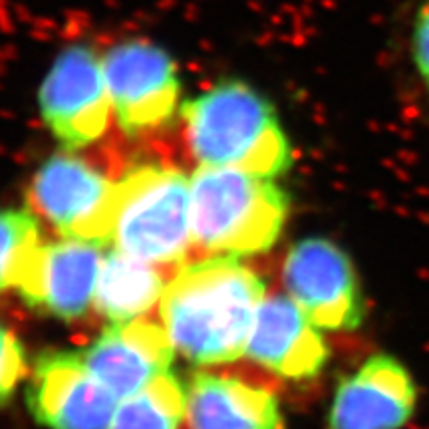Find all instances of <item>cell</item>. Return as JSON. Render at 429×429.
<instances>
[{"mask_svg": "<svg viewBox=\"0 0 429 429\" xmlns=\"http://www.w3.org/2000/svg\"><path fill=\"white\" fill-rule=\"evenodd\" d=\"M262 278L235 257H207L175 270L159 302L161 322L177 352L197 366L244 356Z\"/></svg>", "mask_w": 429, "mask_h": 429, "instance_id": "6da1fadb", "label": "cell"}, {"mask_svg": "<svg viewBox=\"0 0 429 429\" xmlns=\"http://www.w3.org/2000/svg\"><path fill=\"white\" fill-rule=\"evenodd\" d=\"M179 141L193 169L274 177L290 165V145L272 105L235 80L201 92L181 108Z\"/></svg>", "mask_w": 429, "mask_h": 429, "instance_id": "7a4b0ae2", "label": "cell"}, {"mask_svg": "<svg viewBox=\"0 0 429 429\" xmlns=\"http://www.w3.org/2000/svg\"><path fill=\"white\" fill-rule=\"evenodd\" d=\"M286 214L288 197L270 177L209 167L191 173L193 253L203 259L266 253L280 237Z\"/></svg>", "mask_w": 429, "mask_h": 429, "instance_id": "3957f363", "label": "cell"}, {"mask_svg": "<svg viewBox=\"0 0 429 429\" xmlns=\"http://www.w3.org/2000/svg\"><path fill=\"white\" fill-rule=\"evenodd\" d=\"M110 244L165 270L189 264L191 173L167 161L123 169Z\"/></svg>", "mask_w": 429, "mask_h": 429, "instance_id": "277c9868", "label": "cell"}, {"mask_svg": "<svg viewBox=\"0 0 429 429\" xmlns=\"http://www.w3.org/2000/svg\"><path fill=\"white\" fill-rule=\"evenodd\" d=\"M121 175L105 159L66 149L36 169L24 195L26 209L60 238L110 246Z\"/></svg>", "mask_w": 429, "mask_h": 429, "instance_id": "5b68a950", "label": "cell"}, {"mask_svg": "<svg viewBox=\"0 0 429 429\" xmlns=\"http://www.w3.org/2000/svg\"><path fill=\"white\" fill-rule=\"evenodd\" d=\"M286 296L320 330H358L368 314L352 259L336 242L312 237L290 246L282 266Z\"/></svg>", "mask_w": 429, "mask_h": 429, "instance_id": "8992f818", "label": "cell"}, {"mask_svg": "<svg viewBox=\"0 0 429 429\" xmlns=\"http://www.w3.org/2000/svg\"><path fill=\"white\" fill-rule=\"evenodd\" d=\"M38 101L48 129L68 151L95 145L116 125L103 60L88 46H72L58 56Z\"/></svg>", "mask_w": 429, "mask_h": 429, "instance_id": "52a82bcc", "label": "cell"}, {"mask_svg": "<svg viewBox=\"0 0 429 429\" xmlns=\"http://www.w3.org/2000/svg\"><path fill=\"white\" fill-rule=\"evenodd\" d=\"M116 127L129 137L157 133L177 112L179 78L161 48L143 40L118 44L101 56Z\"/></svg>", "mask_w": 429, "mask_h": 429, "instance_id": "ba28073f", "label": "cell"}, {"mask_svg": "<svg viewBox=\"0 0 429 429\" xmlns=\"http://www.w3.org/2000/svg\"><path fill=\"white\" fill-rule=\"evenodd\" d=\"M26 402L48 429H110L119 400L88 370L82 352L46 350L28 376Z\"/></svg>", "mask_w": 429, "mask_h": 429, "instance_id": "9c48e42d", "label": "cell"}, {"mask_svg": "<svg viewBox=\"0 0 429 429\" xmlns=\"http://www.w3.org/2000/svg\"><path fill=\"white\" fill-rule=\"evenodd\" d=\"M108 246L60 238L42 242L24 266L18 296L30 310L64 322L80 320L94 304Z\"/></svg>", "mask_w": 429, "mask_h": 429, "instance_id": "30bf717a", "label": "cell"}, {"mask_svg": "<svg viewBox=\"0 0 429 429\" xmlns=\"http://www.w3.org/2000/svg\"><path fill=\"white\" fill-rule=\"evenodd\" d=\"M417 385L398 358L378 354L342 378L328 429H402L413 417Z\"/></svg>", "mask_w": 429, "mask_h": 429, "instance_id": "8fae6325", "label": "cell"}, {"mask_svg": "<svg viewBox=\"0 0 429 429\" xmlns=\"http://www.w3.org/2000/svg\"><path fill=\"white\" fill-rule=\"evenodd\" d=\"M175 346L165 326L147 318L114 322L82 352L88 370L119 402L169 374Z\"/></svg>", "mask_w": 429, "mask_h": 429, "instance_id": "7c38bea8", "label": "cell"}, {"mask_svg": "<svg viewBox=\"0 0 429 429\" xmlns=\"http://www.w3.org/2000/svg\"><path fill=\"white\" fill-rule=\"evenodd\" d=\"M244 356L282 378L302 381L324 370L330 350L302 310L288 296L272 294L257 308Z\"/></svg>", "mask_w": 429, "mask_h": 429, "instance_id": "4fadbf2b", "label": "cell"}, {"mask_svg": "<svg viewBox=\"0 0 429 429\" xmlns=\"http://www.w3.org/2000/svg\"><path fill=\"white\" fill-rule=\"evenodd\" d=\"M187 423L189 429H284L270 391L201 372L187 387Z\"/></svg>", "mask_w": 429, "mask_h": 429, "instance_id": "5bb4252c", "label": "cell"}, {"mask_svg": "<svg viewBox=\"0 0 429 429\" xmlns=\"http://www.w3.org/2000/svg\"><path fill=\"white\" fill-rule=\"evenodd\" d=\"M171 276L165 274V268L137 261L112 246L105 251L95 286V312L110 324L143 318L161 302Z\"/></svg>", "mask_w": 429, "mask_h": 429, "instance_id": "9a60e30c", "label": "cell"}, {"mask_svg": "<svg viewBox=\"0 0 429 429\" xmlns=\"http://www.w3.org/2000/svg\"><path fill=\"white\" fill-rule=\"evenodd\" d=\"M187 415V389L171 372L121 400L110 429H177Z\"/></svg>", "mask_w": 429, "mask_h": 429, "instance_id": "2e32d148", "label": "cell"}, {"mask_svg": "<svg viewBox=\"0 0 429 429\" xmlns=\"http://www.w3.org/2000/svg\"><path fill=\"white\" fill-rule=\"evenodd\" d=\"M42 244L40 221L28 209L0 211V294L16 290L32 253Z\"/></svg>", "mask_w": 429, "mask_h": 429, "instance_id": "e0dca14e", "label": "cell"}, {"mask_svg": "<svg viewBox=\"0 0 429 429\" xmlns=\"http://www.w3.org/2000/svg\"><path fill=\"white\" fill-rule=\"evenodd\" d=\"M30 376L26 348L20 338L0 322V407L12 402L20 381Z\"/></svg>", "mask_w": 429, "mask_h": 429, "instance_id": "ac0fdd59", "label": "cell"}, {"mask_svg": "<svg viewBox=\"0 0 429 429\" xmlns=\"http://www.w3.org/2000/svg\"><path fill=\"white\" fill-rule=\"evenodd\" d=\"M411 60L415 74L429 92V0H423L411 24Z\"/></svg>", "mask_w": 429, "mask_h": 429, "instance_id": "d6986e66", "label": "cell"}]
</instances>
